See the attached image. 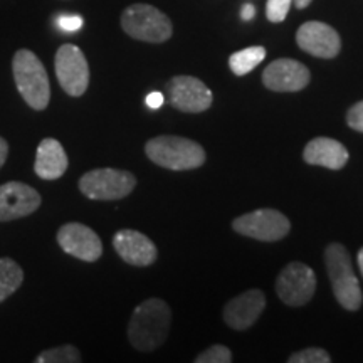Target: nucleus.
<instances>
[{
  "instance_id": "obj_1",
  "label": "nucleus",
  "mask_w": 363,
  "mask_h": 363,
  "mask_svg": "<svg viewBox=\"0 0 363 363\" xmlns=\"http://www.w3.org/2000/svg\"><path fill=\"white\" fill-rule=\"evenodd\" d=\"M172 311L163 299H145L135 308L128 325V340L140 352H153L169 337Z\"/></svg>"
},
{
  "instance_id": "obj_2",
  "label": "nucleus",
  "mask_w": 363,
  "mask_h": 363,
  "mask_svg": "<svg viewBox=\"0 0 363 363\" xmlns=\"http://www.w3.org/2000/svg\"><path fill=\"white\" fill-rule=\"evenodd\" d=\"M12 72L21 96L35 111H43L51 101V84L40 59L29 49L13 54Z\"/></svg>"
},
{
  "instance_id": "obj_3",
  "label": "nucleus",
  "mask_w": 363,
  "mask_h": 363,
  "mask_svg": "<svg viewBox=\"0 0 363 363\" xmlns=\"http://www.w3.org/2000/svg\"><path fill=\"white\" fill-rule=\"evenodd\" d=\"M145 153L158 167L169 170H194L206 163V152L194 140L162 135L148 140Z\"/></svg>"
},
{
  "instance_id": "obj_4",
  "label": "nucleus",
  "mask_w": 363,
  "mask_h": 363,
  "mask_svg": "<svg viewBox=\"0 0 363 363\" xmlns=\"http://www.w3.org/2000/svg\"><path fill=\"white\" fill-rule=\"evenodd\" d=\"M325 261L337 301L348 311L360 310L363 301L362 289L347 249L338 242L330 244L325 251Z\"/></svg>"
},
{
  "instance_id": "obj_5",
  "label": "nucleus",
  "mask_w": 363,
  "mask_h": 363,
  "mask_svg": "<svg viewBox=\"0 0 363 363\" xmlns=\"http://www.w3.org/2000/svg\"><path fill=\"white\" fill-rule=\"evenodd\" d=\"M121 29L130 38L143 43L160 44L172 38L174 27L165 13L150 4H133L121 13Z\"/></svg>"
},
{
  "instance_id": "obj_6",
  "label": "nucleus",
  "mask_w": 363,
  "mask_h": 363,
  "mask_svg": "<svg viewBox=\"0 0 363 363\" xmlns=\"http://www.w3.org/2000/svg\"><path fill=\"white\" fill-rule=\"evenodd\" d=\"M136 187L131 172L118 169H94L79 179V190L91 201H120Z\"/></svg>"
},
{
  "instance_id": "obj_7",
  "label": "nucleus",
  "mask_w": 363,
  "mask_h": 363,
  "mask_svg": "<svg viewBox=\"0 0 363 363\" xmlns=\"http://www.w3.org/2000/svg\"><path fill=\"white\" fill-rule=\"evenodd\" d=\"M61 88L72 98L83 96L89 86V66L84 52L74 44H62L54 59Z\"/></svg>"
},
{
  "instance_id": "obj_8",
  "label": "nucleus",
  "mask_w": 363,
  "mask_h": 363,
  "mask_svg": "<svg viewBox=\"0 0 363 363\" xmlns=\"http://www.w3.org/2000/svg\"><path fill=\"white\" fill-rule=\"evenodd\" d=\"M289 219L274 208H259L233 220V229L246 238L274 242L284 239L289 233Z\"/></svg>"
},
{
  "instance_id": "obj_9",
  "label": "nucleus",
  "mask_w": 363,
  "mask_h": 363,
  "mask_svg": "<svg viewBox=\"0 0 363 363\" xmlns=\"http://www.w3.org/2000/svg\"><path fill=\"white\" fill-rule=\"evenodd\" d=\"M316 291V276L305 262H289L279 272L276 293L288 306H305Z\"/></svg>"
},
{
  "instance_id": "obj_10",
  "label": "nucleus",
  "mask_w": 363,
  "mask_h": 363,
  "mask_svg": "<svg viewBox=\"0 0 363 363\" xmlns=\"http://www.w3.org/2000/svg\"><path fill=\"white\" fill-rule=\"evenodd\" d=\"M165 96L175 110L202 113L212 106V91L194 76H175L165 86Z\"/></svg>"
},
{
  "instance_id": "obj_11",
  "label": "nucleus",
  "mask_w": 363,
  "mask_h": 363,
  "mask_svg": "<svg viewBox=\"0 0 363 363\" xmlns=\"http://www.w3.org/2000/svg\"><path fill=\"white\" fill-rule=\"evenodd\" d=\"M57 244L76 259L94 262L101 257L103 242L99 235L81 222H67L57 230Z\"/></svg>"
},
{
  "instance_id": "obj_12",
  "label": "nucleus",
  "mask_w": 363,
  "mask_h": 363,
  "mask_svg": "<svg viewBox=\"0 0 363 363\" xmlns=\"http://www.w3.org/2000/svg\"><path fill=\"white\" fill-rule=\"evenodd\" d=\"M311 74L305 65L294 59H276L262 72V83L276 93H296L310 84Z\"/></svg>"
},
{
  "instance_id": "obj_13",
  "label": "nucleus",
  "mask_w": 363,
  "mask_h": 363,
  "mask_svg": "<svg viewBox=\"0 0 363 363\" xmlns=\"http://www.w3.org/2000/svg\"><path fill=\"white\" fill-rule=\"evenodd\" d=\"M43 203L38 190L22 182L0 185V222H11L34 214Z\"/></svg>"
},
{
  "instance_id": "obj_14",
  "label": "nucleus",
  "mask_w": 363,
  "mask_h": 363,
  "mask_svg": "<svg viewBox=\"0 0 363 363\" xmlns=\"http://www.w3.org/2000/svg\"><path fill=\"white\" fill-rule=\"evenodd\" d=\"M296 43L299 49L315 57L333 59L342 49V39L333 27L325 22L310 21L305 22L296 33Z\"/></svg>"
},
{
  "instance_id": "obj_15",
  "label": "nucleus",
  "mask_w": 363,
  "mask_h": 363,
  "mask_svg": "<svg viewBox=\"0 0 363 363\" xmlns=\"http://www.w3.org/2000/svg\"><path fill=\"white\" fill-rule=\"evenodd\" d=\"M266 308V296L261 289H249L230 299L224 308V321L233 330H247L257 321Z\"/></svg>"
},
{
  "instance_id": "obj_16",
  "label": "nucleus",
  "mask_w": 363,
  "mask_h": 363,
  "mask_svg": "<svg viewBox=\"0 0 363 363\" xmlns=\"http://www.w3.org/2000/svg\"><path fill=\"white\" fill-rule=\"evenodd\" d=\"M113 247L125 262L131 266H150L157 261V246L138 230H118L113 238Z\"/></svg>"
},
{
  "instance_id": "obj_17",
  "label": "nucleus",
  "mask_w": 363,
  "mask_h": 363,
  "mask_svg": "<svg viewBox=\"0 0 363 363\" xmlns=\"http://www.w3.org/2000/svg\"><path fill=\"white\" fill-rule=\"evenodd\" d=\"M303 158L310 165L325 167L330 170H340L347 165L348 150L342 143L326 136H318L313 138L305 147Z\"/></svg>"
},
{
  "instance_id": "obj_18",
  "label": "nucleus",
  "mask_w": 363,
  "mask_h": 363,
  "mask_svg": "<svg viewBox=\"0 0 363 363\" xmlns=\"http://www.w3.org/2000/svg\"><path fill=\"white\" fill-rule=\"evenodd\" d=\"M67 155L62 145L54 138H44L39 143L38 153H35L34 172L43 180H56L66 174Z\"/></svg>"
},
{
  "instance_id": "obj_19",
  "label": "nucleus",
  "mask_w": 363,
  "mask_h": 363,
  "mask_svg": "<svg viewBox=\"0 0 363 363\" xmlns=\"http://www.w3.org/2000/svg\"><path fill=\"white\" fill-rule=\"evenodd\" d=\"M24 271L11 257H0V303L6 301L21 288Z\"/></svg>"
},
{
  "instance_id": "obj_20",
  "label": "nucleus",
  "mask_w": 363,
  "mask_h": 363,
  "mask_svg": "<svg viewBox=\"0 0 363 363\" xmlns=\"http://www.w3.org/2000/svg\"><path fill=\"white\" fill-rule=\"evenodd\" d=\"M266 57V49L261 45H252V48H246L242 51L234 52L229 57V66L234 74L244 76L251 72L254 67L259 66Z\"/></svg>"
},
{
  "instance_id": "obj_21",
  "label": "nucleus",
  "mask_w": 363,
  "mask_h": 363,
  "mask_svg": "<svg viewBox=\"0 0 363 363\" xmlns=\"http://www.w3.org/2000/svg\"><path fill=\"white\" fill-rule=\"evenodd\" d=\"M81 353L72 345H62V347L49 348L35 358V363H79Z\"/></svg>"
},
{
  "instance_id": "obj_22",
  "label": "nucleus",
  "mask_w": 363,
  "mask_h": 363,
  "mask_svg": "<svg viewBox=\"0 0 363 363\" xmlns=\"http://www.w3.org/2000/svg\"><path fill=\"white\" fill-rule=\"evenodd\" d=\"M233 362V352L224 345H214L206 352L199 353L195 363H230Z\"/></svg>"
},
{
  "instance_id": "obj_23",
  "label": "nucleus",
  "mask_w": 363,
  "mask_h": 363,
  "mask_svg": "<svg viewBox=\"0 0 363 363\" xmlns=\"http://www.w3.org/2000/svg\"><path fill=\"white\" fill-rule=\"evenodd\" d=\"M289 363H330L331 357L328 352L321 350V348H305V350L293 353L288 358Z\"/></svg>"
},
{
  "instance_id": "obj_24",
  "label": "nucleus",
  "mask_w": 363,
  "mask_h": 363,
  "mask_svg": "<svg viewBox=\"0 0 363 363\" xmlns=\"http://www.w3.org/2000/svg\"><path fill=\"white\" fill-rule=\"evenodd\" d=\"M293 0H267L266 16L271 22H283L288 16Z\"/></svg>"
},
{
  "instance_id": "obj_25",
  "label": "nucleus",
  "mask_w": 363,
  "mask_h": 363,
  "mask_svg": "<svg viewBox=\"0 0 363 363\" xmlns=\"http://www.w3.org/2000/svg\"><path fill=\"white\" fill-rule=\"evenodd\" d=\"M84 21L81 16H71V13H62L56 19V26L62 33H76L83 27Z\"/></svg>"
},
{
  "instance_id": "obj_26",
  "label": "nucleus",
  "mask_w": 363,
  "mask_h": 363,
  "mask_svg": "<svg viewBox=\"0 0 363 363\" xmlns=\"http://www.w3.org/2000/svg\"><path fill=\"white\" fill-rule=\"evenodd\" d=\"M347 123L350 128L355 131H362L363 133V101H358L357 104L348 110L347 113Z\"/></svg>"
},
{
  "instance_id": "obj_27",
  "label": "nucleus",
  "mask_w": 363,
  "mask_h": 363,
  "mask_svg": "<svg viewBox=\"0 0 363 363\" xmlns=\"http://www.w3.org/2000/svg\"><path fill=\"white\" fill-rule=\"evenodd\" d=\"M163 103H165V96L162 93H158V91H153V93H150L147 96V106L152 108V110L162 108Z\"/></svg>"
},
{
  "instance_id": "obj_28",
  "label": "nucleus",
  "mask_w": 363,
  "mask_h": 363,
  "mask_svg": "<svg viewBox=\"0 0 363 363\" xmlns=\"http://www.w3.org/2000/svg\"><path fill=\"white\" fill-rule=\"evenodd\" d=\"M7 155H9V143L6 138H2V136H0V169H2L4 163H6Z\"/></svg>"
},
{
  "instance_id": "obj_29",
  "label": "nucleus",
  "mask_w": 363,
  "mask_h": 363,
  "mask_svg": "<svg viewBox=\"0 0 363 363\" xmlns=\"http://www.w3.org/2000/svg\"><path fill=\"white\" fill-rule=\"evenodd\" d=\"M256 16V9L251 4H246V6L242 7V11H240V17H242V21H251L252 17Z\"/></svg>"
},
{
  "instance_id": "obj_30",
  "label": "nucleus",
  "mask_w": 363,
  "mask_h": 363,
  "mask_svg": "<svg viewBox=\"0 0 363 363\" xmlns=\"http://www.w3.org/2000/svg\"><path fill=\"white\" fill-rule=\"evenodd\" d=\"M313 2V0H293V4L296 6L298 9H306L310 4Z\"/></svg>"
},
{
  "instance_id": "obj_31",
  "label": "nucleus",
  "mask_w": 363,
  "mask_h": 363,
  "mask_svg": "<svg viewBox=\"0 0 363 363\" xmlns=\"http://www.w3.org/2000/svg\"><path fill=\"white\" fill-rule=\"evenodd\" d=\"M358 267H360L363 276V247L360 249V252H358Z\"/></svg>"
}]
</instances>
